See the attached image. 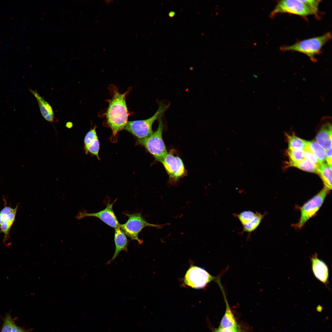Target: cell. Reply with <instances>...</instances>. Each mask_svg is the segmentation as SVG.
Returning <instances> with one entry per match:
<instances>
[{"instance_id": "obj_21", "label": "cell", "mask_w": 332, "mask_h": 332, "mask_svg": "<svg viewBox=\"0 0 332 332\" xmlns=\"http://www.w3.org/2000/svg\"><path fill=\"white\" fill-rule=\"evenodd\" d=\"M288 142V149L301 150L306 149L307 145L306 140L295 135H287Z\"/></svg>"}, {"instance_id": "obj_9", "label": "cell", "mask_w": 332, "mask_h": 332, "mask_svg": "<svg viewBox=\"0 0 332 332\" xmlns=\"http://www.w3.org/2000/svg\"><path fill=\"white\" fill-rule=\"evenodd\" d=\"M204 269L191 266L185 275L184 281L188 286L196 289L204 288L212 280H217Z\"/></svg>"}, {"instance_id": "obj_25", "label": "cell", "mask_w": 332, "mask_h": 332, "mask_svg": "<svg viewBox=\"0 0 332 332\" xmlns=\"http://www.w3.org/2000/svg\"><path fill=\"white\" fill-rule=\"evenodd\" d=\"M14 322L10 314L6 315L1 332H12Z\"/></svg>"}, {"instance_id": "obj_19", "label": "cell", "mask_w": 332, "mask_h": 332, "mask_svg": "<svg viewBox=\"0 0 332 332\" xmlns=\"http://www.w3.org/2000/svg\"><path fill=\"white\" fill-rule=\"evenodd\" d=\"M307 148L317 157L321 163H325L326 160V150L315 141L306 140Z\"/></svg>"}, {"instance_id": "obj_36", "label": "cell", "mask_w": 332, "mask_h": 332, "mask_svg": "<svg viewBox=\"0 0 332 332\" xmlns=\"http://www.w3.org/2000/svg\"><path fill=\"white\" fill-rule=\"evenodd\" d=\"M111 1H112V0H108H108H106V1L105 0V2H106V3H110V2H111Z\"/></svg>"}, {"instance_id": "obj_7", "label": "cell", "mask_w": 332, "mask_h": 332, "mask_svg": "<svg viewBox=\"0 0 332 332\" xmlns=\"http://www.w3.org/2000/svg\"><path fill=\"white\" fill-rule=\"evenodd\" d=\"M287 13L305 16L317 13L301 0H283L279 1L271 13L273 17L279 13Z\"/></svg>"}, {"instance_id": "obj_29", "label": "cell", "mask_w": 332, "mask_h": 332, "mask_svg": "<svg viewBox=\"0 0 332 332\" xmlns=\"http://www.w3.org/2000/svg\"><path fill=\"white\" fill-rule=\"evenodd\" d=\"M326 160L327 164L332 166V147L326 150Z\"/></svg>"}, {"instance_id": "obj_24", "label": "cell", "mask_w": 332, "mask_h": 332, "mask_svg": "<svg viewBox=\"0 0 332 332\" xmlns=\"http://www.w3.org/2000/svg\"><path fill=\"white\" fill-rule=\"evenodd\" d=\"M287 153L290 160L296 162L304 158V151L302 150L288 149Z\"/></svg>"}, {"instance_id": "obj_32", "label": "cell", "mask_w": 332, "mask_h": 332, "mask_svg": "<svg viewBox=\"0 0 332 332\" xmlns=\"http://www.w3.org/2000/svg\"><path fill=\"white\" fill-rule=\"evenodd\" d=\"M44 118L47 121L51 123L56 122V120H55L56 118L55 117L54 114H49L45 116Z\"/></svg>"}, {"instance_id": "obj_8", "label": "cell", "mask_w": 332, "mask_h": 332, "mask_svg": "<svg viewBox=\"0 0 332 332\" xmlns=\"http://www.w3.org/2000/svg\"><path fill=\"white\" fill-rule=\"evenodd\" d=\"M160 163L168 175L169 182L172 184L176 183L186 175V171L182 160L172 152L167 153Z\"/></svg>"}, {"instance_id": "obj_13", "label": "cell", "mask_w": 332, "mask_h": 332, "mask_svg": "<svg viewBox=\"0 0 332 332\" xmlns=\"http://www.w3.org/2000/svg\"><path fill=\"white\" fill-rule=\"evenodd\" d=\"M316 142L325 150L332 147V125L327 122L322 125L316 137Z\"/></svg>"}, {"instance_id": "obj_14", "label": "cell", "mask_w": 332, "mask_h": 332, "mask_svg": "<svg viewBox=\"0 0 332 332\" xmlns=\"http://www.w3.org/2000/svg\"><path fill=\"white\" fill-rule=\"evenodd\" d=\"M114 241L115 247V251L113 257L109 261L108 264L114 261L121 251H128V241L126 235L120 227L115 229Z\"/></svg>"}, {"instance_id": "obj_15", "label": "cell", "mask_w": 332, "mask_h": 332, "mask_svg": "<svg viewBox=\"0 0 332 332\" xmlns=\"http://www.w3.org/2000/svg\"><path fill=\"white\" fill-rule=\"evenodd\" d=\"M18 206V204L13 211L5 216L0 225V233H3L4 234L3 239V244L10 239V230L15 221Z\"/></svg>"}, {"instance_id": "obj_16", "label": "cell", "mask_w": 332, "mask_h": 332, "mask_svg": "<svg viewBox=\"0 0 332 332\" xmlns=\"http://www.w3.org/2000/svg\"><path fill=\"white\" fill-rule=\"evenodd\" d=\"M221 289L224 295V298L226 304V309L219 327L223 328L236 329L239 326L237 324L235 318L227 303L223 288H221Z\"/></svg>"}, {"instance_id": "obj_20", "label": "cell", "mask_w": 332, "mask_h": 332, "mask_svg": "<svg viewBox=\"0 0 332 332\" xmlns=\"http://www.w3.org/2000/svg\"><path fill=\"white\" fill-rule=\"evenodd\" d=\"M30 91L36 98L41 113L44 117L49 114H54L51 105L39 94L36 90L30 89Z\"/></svg>"}, {"instance_id": "obj_30", "label": "cell", "mask_w": 332, "mask_h": 332, "mask_svg": "<svg viewBox=\"0 0 332 332\" xmlns=\"http://www.w3.org/2000/svg\"><path fill=\"white\" fill-rule=\"evenodd\" d=\"M239 327V326L237 328L235 329L219 327L215 330L213 332H236Z\"/></svg>"}, {"instance_id": "obj_31", "label": "cell", "mask_w": 332, "mask_h": 332, "mask_svg": "<svg viewBox=\"0 0 332 332\" xmlns=\"http://www.w3.org/2000/svg\"><path fill=\"white\" fill-rule=\"evenodd\" d=\"M30 330H26L16 325L14 322L12 332H29Z\"/></svg>"}, {"instance_id": "obj_33", "label": "cell", "mask_w": 332, "mask_h": 332, "mask_svg": "<svg viewBox=\"0 0 332 332\" xmlns=\"http://www.w3.org/2000/svg\"><path fill=\"white\" fill-rule=\"evenodd\" d=\"M73 124L71 122H68L66 123V127L68 128H71L73 126Z\"/></svg>"}, {"instance_id": "obj_27", "label": "cell", "mask_w": 332, "mask_h": 332, "mask_svg": "<svg viewBox=\"0 0 332 332\" xmlns=\"http://www.w3.org/2000/svg\"><path fill=\"white\" fill-rule=\"evenodd\" d=\"M301 1L316 13L318 10L320 1L319 0H305Z\"/></svg>"}, {"instance_id": "obj_2", "label": "cell", "mask_w": 332, "mask_h": 332, "mask_svg": "<svg viewBox=\"0 0 332 332\" xmlns=\"http://www.w3.org/2000/svg\"><path fill=\"white\" fill-rule=\"evenodd\" d=\"M331 38V34L328 32L319 36L298 42L292 45L282 47L283 51H296L303 53L312 61H316L315 56L318 54L324 45Z\"/></svg>"}, {"instance_id": "obj_26", "label": "cell", "mask_w": 332, "mask_h": 332, "mask_svg": "<svg viewBox=\"0 0 332 332\" xmlns=\"http://www.w3.org/2000/svg\"><path fill=\"white\" fill-rule=\"evenodd\" d=\"M304 158L313 163L318 167L322 164L315 156L307 149L304 151Z\"/></svg>"}, {"instance_id": "obj_6", "label": "cell", "mask_w": 332, "mask_h": 332, "mask_svg": "<svg viewBox=\"0 0 332 332\" xmlns=\"http://www.w3.org/2000/svg\"><path fill=\"white\" fill-rule=\"evenodd\" d=\"M329 190L324 188L318 194L306 202L300 209V216L297 227L302 228L319 209Z\"/></svg>"}, {"instance_id": "obj_5", "label": "cell", "mask_w": 332, "mask_h": 332, "mask_svg": "<svg viewBox=\"0 0 332 332\" xmlns=\"http://www.w3.org/2000/svg\"><path fill=\"white\" fill-rule=\"evenodd\" d=\"M125 214L128 220L124 223L120 224V228L131 239L136 240L140 244L143 241L139 239L138 235L144 228L147 227L161 228L163 226L149 223L140 213Z\"/></svg>"}, {"instance_id": "obj_34", "label": "cell", "mask_w": 332, "mask_h": 332, "mask_svg": "<svg viewBox=\"0 0 332 332\" xmlns=\"http://www.w3.org/2000/svg\"><path fill=\"white\" fill-rule=\"evenodd\" d=\"M175 14V13L174 12L171 11L169 12V15L170 17H173Z\"/></svg>"}, {"instance_id": "obj_3", "label": "cell", "mask_w": 332, "mask_h": 332, "mask_svg": "<svg viewBox=\"0 0 332 332\" xmlns=\"http://www.w3.org/2000/svg\"><path fill=\"white\" fill-rule=\"evenodd\" d=\"M163 115L158 119V125L156 130L148 137L138 139L136 142L137 144L144 147L156 160L160 162L168 153L162 137Z\"/></svg>"}, {"instance_id": "obj_18", "label": "cell", "mask_w": 332, "mask_h": 332, "mask_svg": "<svg viewBox=\"0 0 332 332\" xmlns=\"http://www.w3.org/2000/svg\"><path fill=\"white\" fill-rule=\"evenodd\" d=\"M288 165L305 171L318 174V167L305 158L296 162L290 160Z\"/></svg>"}, {"instance_id": "obj_17", "label": "cell", "mask_w": 332, "mask_h": 332, "mask_svg": "<svg viewBox=\"0 0 332 332\" xmlns=\"http://www.w3.org/2000/svg\"><path fill=\"white\" fill-rule=\"evenodd\" d=\"M318 174L325 188L329 190L332 189V166L324 163L318 167Z\"/></svg>"}, {"instance_id": "obj_28", "label": "cell", "mask_w": 332, "mask_h": 332, "mask_svg": "<svg viewBox=\"0 0 332 332\" xmlns=\"http://www.w3.org/2000/svg\"><path fill=\"white\" fill-rule=\"evenodd\" d=\"M5 203V206L0 211V225L2 221V220L7 214L13 211L14 208H13L9 206L6 205V201L5 199H3Z\"/></svg>"}, {"instance_id": "obj_35", "label": "cell", "mask_w": 332, "mask_h": 332, "mask_svg": "<svg viewBox=\"0 0 332 332\" xmlns=\"http://www.w3.org/2000/svg\"><path fill=\"white\" fill-rule=\"evenodd\" d=\"M236 332H245L243 330H241V329L240 328V327H239V329H238V330H237L236 331Z\"/></svg>"}, {"instance_id": "obj_10", "label": "cell", "mask_w": 332, "mask_h": 332, "mask_svg": "<svg viewBox=\"0 0 332 332\" xmlns=\"http://www.w3.org/2000/svg\"><path fill=\"white\" fill-rule=\"evenodd\" d=\"M112 204L108 203L106 208L98 212L88 213L86 211H79L76 217V219H80L87 217H94L98 218L105 223L115 229L120 227V224L113 210V205L115 201Z\"/></svg>"}, {"instance_id": "obj_23", "label": "cell", "mask_w": 332, "mask_h": 332, "mask_svg": "<svg viewBox=\"0 0 332 332\" xmlns=\"http://www.w3.org/2000/svg\"><path fill=\"white\" fill-rule=\"evenodd\" d=\"M234 215L239 219L243 226L254 218L256 215V212L246 210L238 214H234Z\"/></svg>"}, {"instance_id": "obj_12", "label": "cell", "mask_w": 332, "mask_h": 332, "mask_svg": "<svg viewBox=\"0 0 332 332\" xmlns=\"http://www.w3.org/2000/svg\"><path fill=\"white\" fill-rule=\"evenodd\" d=\"M96 128L94 127L86 134L84 139V149L86 154L90 153L99 159L100 143Z\"/></svg>"}, {"instance_id": "obj_22", "label": "cell", "mask_w": 332, "mask_h": 332, "mask_svg": "<svg viewBox=\"0 0 332 332\" xmlns=\"http://www.w3.org/2000/svg\"><path fill=\"white\" fill-rule=\"evenodd\" d=\"M264 217V215L256 211V215L254 218L250 222L243 226V232L251 234L260 225Z\"/></svg>"}, {"instance_id": "obj_1", "label": "cell", "mask_w": 332, "mask_h": 332, "mask_svg": "<svg viewBox=\"0 0 332 332\" xmlns=\"http://www.w3.org/2000/svg\"><path fill=\"white\" fill-rule=\"evenodd\" d=\"M127 93H121L115 89L109 102L106 116L113 136L115 137L120 131L124 128L128 122L129 113L125 100Z\"/></svg>"}, {"instance_id": "obj_4", "label": "cell", "mask_w": 332, "mask_h": 332, "mask_svg": "<svg viewBox=\"0 0 332 332\" xmlns=\"http://www.w3.org/2000/svg\"><path fill=\"white\" fill-rule=\"evenodd\" d=\"M169 105L163 103L159 104L158 108L154 114L146 119L128 121L124 129L138 139L147 138L153 132V123L162 115L169 107Z\"/></svg>"}, {"instance_id": "obj_11", "label": "cell", "mask_w": 332, "mask_h": 332, "mask_svg": "<svg viewBox=\"0 0 332 332\" xmlns=\"http://www.w3.org/2000/svg\"><path fill=\"white\" fill-rule=\"evenodd\" d=\"M312 269L315 277L321 282L327 285L328 283L329 271L326 264L322 260L319 259L317 253L313 255L310 257Z\"/></svg>"}]
</instances>
